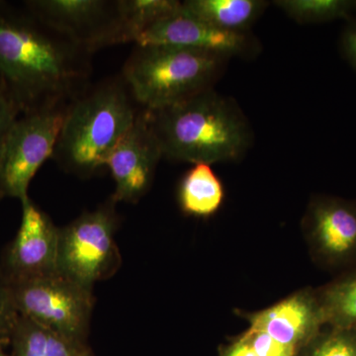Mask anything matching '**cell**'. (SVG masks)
I'll return each mask as SVG.
<instances>
[{"instance_id":"1","label":"cell","mask_w":356,"mask_h":356,"mask_svg":"<svg viewBox=\"0 0 356 356\" xmlns=\"http://www.w3.org/2000/svg\"><path fill=\"white\" fill-rule=\"evenodd\" d=\"M93 54L22 7L0 1V95L20 115L88 88Z\"/></svg>"},{"instance_id":"2","label":"cell","mask_w":356,"mask_h":356,"mask_svg":"<svg viewBox=\"0 0 356 356\" xmlns=\"http://www.w3.org/2000/svg\"><path fill=\"white\" fill-rule=\"evenodd\" d=\"M147 115L163 156L172 161L210 165L235 161L252 143L245 115L213 88L165 109L147 110Z\"/></svg>"},{"instance_id":"3","label":"cell","mask_w":356,"mask_h":356,"mask_svg":"<svg viewBox=\"0 0 356 356\" xmlns=\"http://www.w3.org/2000/svg\"><path fill=\"white\" fill-rule=\"evenodd\" d=\"M143 110L121 74L89 83L70 102L51 159L67 172L92 175Z\"/></svg>"},{"instance_id":"4","label":"cell","mask_w":356,"mask_h":356,"mask_svg":"<svg viewBox=\"0 0 356 356\" xmlns=\"http://www.w3.org/2000/svg\"><path fill=\"white\" fill-rule=\"evenodd\" d=\"M228 58L197 49L135 44L121 74L140 106L156 111L213 88Z\"/></svg>"},{"instance_id":"5","label":"cell","mask_w":356,"mask_h":356,"mask_svg":"<svg viewBox=\"0 0 356 356\" xmlns=\"http://www.w3.org/2000/svg\"><path fill=\"white\" fill-rule=\"evenodd\" d=\"M8 282L20 316L86 346L95 306L92 288L58 270Z\"/></svg>"},{"instance_id":"6","label":"cell","mask_w":356,"mask_h":356,"mask_svg":"<svg viewBox=\"0 0 356 356\" xmlns=\"http://www.w3.org/2000/svg\"><path fill=\"white\" fill-rule=\"evenodd\" d=\"M70 102L21 114L14 122L0 159V199L28 197L33 177L53 156Z\"/></svg>"},{"instance_id":"7","label":"cell","mask_w":356,"mask_h":356,"mask_svg":"<svg viewBox=\"0 0 356 356\" xmlns=\"http://www.w3.org/2000/svg\"><path fill=\"white\" fill-rule=\"evenodd\" d=\"M115 204L110 199L60 229L58 270L84 286L92 288L108 277L120 261L114 238L118 221Z\"/></svg>"},{"instance_id":"8","label":"cell","mask_w":356,"mask_h":356,"mask_svg":"<svg viewBox=\"0 0 356 356\" xmlns=\"http://www.w3.org/2000/svg\"><path fill=\"white\" fill-rule=\"evenodd\" d=\"M23 6L92 54L122 44L118 0H29Z\"/></svg>"},{"instance_id":"9","label":"cell","mask_w":356,"mask_h":356,"mask_svg":"<svg viewBox=\"0 0 356 356\" xmlns=\"http://www.w3.org/2000/svg\"><path fill=\"white\" fill-rule=\"evenodd\" d=\"M163 152L143 110L105 161L115 182L114 202L136 203L151 187Z\"/></svg>"},{"instance_id":"10","label":"cell","mask_w":356,"mask_h":356,"mask_svg":"<svg viewBox=\"0 0 356 356\" xmlns=\"http://www.w3.org/2000/svg\"><path fill=\"white\" fill-rule=\"evenodd\" d=\"M21 203L19 229L7 247L0 267L8 281L26 280L58 270L60 228L29 196Z\"/></svg>"},{"instance_id":"11","label":"cell","mask_w":356,"mask_h":356,"mask_svg":"<svg viewBox=\"0 0 356 356\" xmlns=\"http://www.w3.org/2000/svg\"><path fill=\"white\" fill-rule=\"evenodd\" d=\"M309 240L325 266H356V201L324 196L312 202L306 218Z\"/></svg>"},{"instance_id":"12","label":"cell","mask_w":356,"mask_h":356,"mask_svg":"<svg viewBox=\"0 0 356 356\" xmlns=\"http://www.w3.org/2000/svg\"><path fill=\"white\" fill-rule=\"evenodd\" d=\"M135 44L197 49L229 58L247 53L252 48V42L247 33L242 34L218 29L187 11L181 2L175 13L143 33Z\"/></svg>"},{"instance_id":"13","label":"cell","mask_w":356,"mask_h":356,"mask_svg":"<svg viewBox=\"0 0 356 356\" xmlns=\"http://www.w3.org/2000/svg\"><path fill=\"white\" fill-rule=\"evenodd\" d=\"M250 329L266 332L301 353L325 325L318 293L303 290L278 303L245 316Z\"/></svg>"},{"instance_id":"14","label":"cell","mask_w":356,"mask_h":356,"mask_svg":"<svg viewBox=\"0 0 356 356\" xmlns=\"http://www.w3.org/2000/svg\"><path fill=\"white\" fill-rule=\"evenodd\" d=\"M9 346L13 348L10 356H83L88 350L86 344L20 315Z\"/></svg>"},{"instance_id":"15","label":"cell","mask_w":356,"mask_h":356,"mask_svg":"<svg viewBox=\"0 0 356 356\" xmlns=\"http://www.w3.org/2000/svg\"><path fill=\"white\" fill-rule=\"evenodd\" d=\"M268 2L261 0H186L189 13L222 31L245 34Z\"/></svg>"},{"instance_id":"16","label":"cell","mask_w":356,"mask_h":356,"mask_svg":"<svg viewBox=\"0 0 356 356\" xmlns=\"http://www.w3.org/2000/svg\"><path fill=\"white\" fill-rule=\"evenodd\" d=\"M178 197L181 209L186 214L209 217L224 202V186L210 165L197 163L184 175Z\"/></svg>"},{"instance_id":"17","label":"cell","mask_w":356,"mask_h":356,"mask_svg":"<svg viewBox=\"0 0 356 356\" xmlns=\"http://www.w3.org/2000/svg\"><path fill=\"white\" fill-rule=\"evenodd\" d=\"M329 327L356 329V267L318 292Z\"/></svg>"},{"instance_id":"18","label":"cell","mask_w":356,"mask_h":356,"mask_svg":"<svg viewBox=\"0 0 356 356\" xmlns=\"http://www.w3.org/2000/svg\"><path fill=\"white\" fill-rule=\"evenodd\" d=\"M122 44L137 43L140 35L181 6L177 0H118Z\"/></svg>"},{"instance_id":"19","label":"cell","mask_w":356,"mask_h":356,"mask_svg":"<svg viewBox=\"0 0 356 356\" xmlns=\"http://www.w3.org/2000/svg\"><path fill=\"white\" fill-rule=\"evenodd\" d=\"M274 3L302 24L348 21L356 15V0H278Z\"/></svg>"},{"instance_id":"20","label":"cell","mask_w":356,"mask_h":356,"mask_svg":"<svg viewBox=\"0 0 356 356\" xmlns=\"http://www.w3.org/2000/svg\"><path fill=\"white\" fill-rule=\"evenodd\" d=\"M299 356H356V329L329 327L321 332Z\"/></svg>"},{"instance_id":"21","label":"cell","mask_w":356,"mask_h":356,"mask_svg":"<svg viewBox=\"0 0 356 356\" xmlns=\"http://www.w3.org/2000/svg\"><path fill=\"white\" fill-rule=\"evenodd\" d=\"M19 314L14 304L10 285L0 269V344H10L11 336Z\"/></svg>"},{"instance_id":"22","label":"cell","mask_w":356,"mask_h":356,"mask_svg":"<svg viewBox=\"0 0 356 356\" xmlns=\"http://www.w3.org/2000/svg\"><path fill=\"white\" fill-rule=\"evenodd\" d=\"M257 356H299L291 346L276 341L266 332L248 329L241 336Z\"/></svg>"},{"instance_id":"23","label":"cell","mask_w":356,"mask_h":356,"mask_svg":"<svg viewBox=\"0 0 356 356\" xmlns=\"http://www.w3.org/2000/svg\"><path fill=\"white\" fill-rule=\"evenodd\" d=\"M339 46L344 58L356 72V15L346 21V25L341 32Z\"/></svg>"},{"instance_id":"24","label":"cell","mask_w":356,"mask_h":356,"mask_svg":"<svg viewBox=\"0 0 356 356\" xmlns=\"http://www.w3.org/2000/svg\"><path fill=\"white\" fill-rule=\"evenodd\" d=\"M19 115V111L11 103L0 95V159L9 130Z\"/></svg>"},{"instance_id":"25","label":"cell","mask_w":356,"mask_h":356,"mask_svg":"<svg viewBox=\"0 0 356 356\" xmlns=\"http://www.w3.org/2000/svg\"><path fill=\"white\" fill-rule=\"evenodd\" d=\"M219 356H257L250 346L238 337L233 343L222 346L220 350Z\"/></svg>"},{"instance_id":"26","label":"cell","mask_w":356,"mask_h":356,"mask_svg":"<svg viewBox=\"0 0 356 356\" xmlns=\"http://www.w3.org/2000/svg\"><path fill=\"white\" fill-rule=\"evenodd\" d=\"M4 348H6V346H1V344H0V356H10V355H7L6 351H4Z\"/></svg>"},{"instance_id":"27","label":"cell","mask_w":356,"mask_h":356,"mask_svg":"<svg viewBox=\"0 0 356 356\" xmlns=\"http://www.w3.org/2000/svg\"><path fill=\"white\" fill-rule=\"evenodd\" d=\"M83 356H93V355H91L90 351L88 350V351H86V353H84Z\"/></svg>"}]
</instances>
